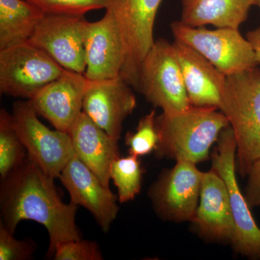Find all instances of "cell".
Returning a JSON list of instances; mask_svg holds the SVG:
<instances>
[{
    "instance_id": "cell-23",
    "label": "cell",
    "mask_w": 260,
    "mask_h": 260,
    "mask_svg": "<svg viewBox=\"0 0 260 260\" xmlns=\"http://www.w3.org/2000/svg\"><path fill=\"white\" fill-rule=\"evenodd\" d=\"M156 116L155 110H152L140 119L135 133H126L125 145L129 155L141 157L155 151L158 143Z\"/></svg>"
},
{
    "instance_id": "cell-3",
    "label": "cell",
    "mask_w": 260,
    "mask_h": 260,
    "mask_svg": "<svg viewBox=\"0 0 260 260\" xmlns=\"http://www.w3.org/2000/svg\"><path fill=\"white\" fill-rule=\"evenodd\" d=\"M220 110L237 142V172L246 177L260 159V68L229 75Z\"/></svg>"
},
{
    "instance_id": "cell-5",
    "label": "cell",
    "mask_w": 260,
    "mask_h": 260,
    "mask_svg": "<svg viewBox=\"0 0 260 260\" xmlns=\"http://www.w3.org/2000/svg\"><path fill=\"white\" fill-rule=\"evenodd\" d=\"M216 143L210 155L211 169L222 178L226 186L236 226L235 235L231 244L237 254L249 259L260 260V229L238 184L237 142L230 126L221 132Z\"/></svg>"
},
{
    "instance_id": "cell-26",
    "label": "cell",
    "mask_w": 260,
    "mask_h": 260,
    "mask_svg": "<svg viewBox=\"0 0 260 260\" xmlns=\"http://www.w3.org/2000/svg\"><path fill=\"white\" fill-rule=\"evenodd\" d=\"M32 240H18L0 222V260H26L35 252Z\"/></svg>"
},
{
    "instance_id": "cell-11",
    "label": "cell",
    "mask_w": 260,
    "mask_h": 260,
    "mask_svg": "<svg viewBox=\"0 0 260 260\" xmlns=\"http://www.w3.org/2000/svg\"><path fill=\"white\" fill-rule=\"evenodd\" d=\"M87 23L84 16L46 15L28 42L45 51L65 70L84 75Z\"/></svg>"
},
{
    "instance_id": "cell-27",
    "label": "cell",
    "mask_w": 260,
    "mask_h": 260,
    "mask_svg": "<svg viewBox=\"0 0 260 260\" xmlns=\"http://www.w3.org/2000/svg\"><path fill=\"white\" fill-rule=\"evenodd\" d=\"M244 196L250 208H260V159L251 166L247 175Z\"/></svg>"
},
{
    "instance_id": "cell-13",
    "label": "cell",
    "mask_w": 260,
    "mask_h": 260,
    "mask_svg": "<svg viewBox=\"0 0 260 260\" xmlns=\"http://www.w3.org/2000/svg\"><path fill=\"white\" fill-rule=\"evenodd\" d=\"M59 179L69 192L70 203L88 210L102 232L108 234L119 213L117 195L104 185L75 153Z\"/></svg>"
},
{
    "instance_id": "cell-4",
    "label": "cell",
    "mask_w": 260,
    "mask_h": 260,
    "mask_svg": "<svg viewBox=\"0 0 260 260\" xmlns=\"http://www.w3.org/2000/svg\"><path fill=\"white\" fill-rule=\"evenodd\" d=\"M136 89L165 114H177L192 107L173 44L165 39L155 41L145 56Z\"/></svg>"
},
{
    "instance_id": "cell-9",
    "label": "cell",
    "mask_w": 260,
    "mask_h": 260,
    "mask_svg": "<svg viewBox=\"0 0 260 260\" xmlns=\"http://www.w3.org/2000/svg\"><path fill=\"white\" fill-rule=\"evenodd\" d=\"M12 117L29 158L48 175L59 178L75 155L69 133L44 125L28 101L15 102Z\"/></svg>"
},
{
    "instance_id": "cell-21",
    "label": "cell",
    "mask_w": 260,
    "mask_h": 260,
    "mask_svg": "<svg viewBox=\"0 0 260 260\" xmlns=\"http://www.w3.org/2000/svg\"><path fill=\"white\" fill-rule=\"evenodd\" d=\"M140 157H119L111 164L110 178L117 189L119 203L132 201L141 190L145 170Z\"/></svg>"
},
{
    "instance_id": "cell-7",
    "label": "cell",
    "mask_w": 260,
    "mask_h": 260,
    "mask_svg": "<svg viewBox=\"0 0 260 260\" xmlns=\"http://www.w3.org/2000/svg\"><path fill=\"white\" fill-rule=\"evenodd\" d=\"M162 0H107L120 32L124 49L121 76L137 88L140 66L153 45L154 25Z\"/></svg>"
},
{
    "instance_id": "cell-8",
    "label": "cell",
    "mask_w": 260,
    "mask_h": 260,
    "mask_svg": "<svg viewBox=\"0 0 260 260\" xmlns=\"http://www.w3.org/2000/svg\"><path fill=\"white\" fill-rule=\"evenodd\" d=\"M64 70L45 51L29 42L7 48L0 50V91L30 99Z\"/></svg>"
},
{
    "instance_id": "cell-2",
    "label": "cell",
    "mask_w": 260,
    "mask_h": 260,
    "mask_svg": "<svg viewBox=\"0 0 260 260\" xmlns=\"http://www.w3.org/2000/svg\"><path fill=\"white\" fill-rule=\"evenodd\" d=\"M229 125L223 113L215 107H191L177 114L156 116L159 159H184L194 164L205 161L220 133Z\"/></svg>"
},
{
    "instance_id": "cell-15",
    "label": "cell",
    "mask_w": 260,
    "mask_h": 260,
    "mask_svg": "<svg viewBox=\"0 0 260 260\" xmlns=\"http://www.w3.org/2000/svg\"><path fill=\"white\" fill-rule=\"evenodd\" d=\"M195 233L212 243H230L235 235L226 186L213 169L203 172L199 203L190 222Z\"/></svg>"
},
{
    "instance_id": "cell-28",
    "label": "cell",
    "mask_w": 260,
    "mask_h": 260,
    "mask_svg": "<svg viewBox=\"0 0 260 260\" xmlns=\"http://www.w3.org/2000/svg\"><path fill=\"white\" fill-rule=\"evenodd\" d=\"M246 39L249 41L254 49L258 66L260 68V26L248 32Z\"/></svg>"
},
{
    "instance_id": "cell-19",
    "label": "cell",
    "mask_w": 260,
    "mask_h": 260,
    "mask_svg": "<svg viewBox=\"0 0 260 260\" xmlns=\"http://www.w3.org/2000/svg\"><path fill=\"white\" fill-rule=\"evenodd\" d=\"M181 4L180 21L186 25L239 30L256 0H181Z\"/></svg>"
},
{
    "instance_id": "cell-18",
    "label": "cell",
    "mask_w": 260,
    "mask_h": 260,
    "mask_svg": "<svg viewBox=\"0 0 260 260\" xmlns=\"http://www.w3.org/2000/svg\"><path fill=\"white\" fill-rule=\"evenodd\" d=\"M68 133L77 156L109 187L111 164L121 156L119 140L108 135L83 112Z\"/></svg>"
},
{
    "instance_id": "cell-1",
    "label": "cell",
    "mask_w": 260,
    "mask_h": 260,
    "mask_svg": "<svg viewBox=\"0 0 260 260\" xmlns=\"http://www.w3.org/2000/svg\"><path fill=\"white\" fill-rule=\"evenodd\" d=\"M54 180L27 155L0 186V222L13 234L23 220L42 224L49 235V258L61 243L82 238L75 220L78 206L62 201Z\"/></svg>"
},
{
    "instance_id": "cell-14",
    "label": "cell",
    "mask_w": 260,
    "mask_h": 260,
    "mask_svg": "<svg viewBox=\"0 0 260 260\" xmlns=\"http://www.w3.org/2000/svg\"><path fill=\"white\" fill-rule=\"evenodd\" d=\"M87 85L85 75L65 70L28 101L38 115L45 118L56 129L69 133L83 112Z\"/></svg>"
},
{
    "instance_id": "cell-16",
    "label": "cell",
    "mask_w": 260,
    "mask_h": 260,
    "mask_svg": "<svg viewBox=\"0 0 260 260\" xmlns=\"http://www.w3.org/2000/svg\"><path fill=\"white\" fill-rule=\"evenodd\" d=\"M85 78L89 80L114 79L121 76L124 64V49L120 32L114 17L105 15L85 28Z\"/></svg>"
},
{
    "instance_id": "cell-6",
    "label": "cell",
    "mask_w": 260,
    "mask_h": 260,
    "mask_svg": "<svg viewBox=\"0 0 260 260\" xmlns=\"http://www.w3.org/2000/svg\"><path fill=\"white\" fill-rule=\"evenodd\" d=\"M174 39L192 48L229 76L258 66L254 49L238 29L191 27L179 21L171 24Z\"/></svg>"
},
{
    "instance_id": "cell-29",
    "label": "cell",
    "mask_w": 260,
    "mask_h": 260,
    "mask_svg": "<svg viewBox=\"0 0 260 260\" xmlns=\"http://www.w3.org/2000/svg\"><path fill=\"white\" fill-rule=\"evenodd\" d=\"M256 6H257L260 9V0H256Z\"/></svg>"
},
{
    "instance_id": "cell-17",
    "label": "cell",
    "mask_w": 260,
    "mask_h": 260,
    "mask_svg": "<svg viewBox=\"0 0 260 260\" xmlns=\"http://www.w3.org/2000/svg\"><path fill=\"white\" fill-rule=\"evenodd\" d=\"M172 44L191 106L220 110L226 75L192 48L177 41Z\"/></svg>"
},
{
    "instance_id": "cell-22",
    "label": "cell",
    "mask_w": 260,
    "mask_h": 260,
    "mask_svg": "<svg viewBox=\"0 0 260 260\" xmlns=\"http://www.w3.org/2000/svg\"><path fill=\"white\" fill-rule=\"evenodd\" d=\"M26 149L13 125L12 114L0 112V177L4 179L26 158Z\"/></svg>"
},
{
    "instance_id": "cell-20",
    "label": "cell",
    "mask_w": 260,
    "mask_h": 260,
    "mask_svg": "<svg viewBox=\"0 0 260 260\" xmlns=\"http://www.w3.org/2000/svg\"><path fill=\"white\" fill-rule=\"evenodd\" d=\"M45 15L27 0H0V50L28 42Z\"/></svg>"
},
{
    "instance_id": "cell-24",
    "label": "cell",
    "mask_w": 260,
    "mask_h": 260,
    "mask_svg": "<svg viewBox=\"0 0 260 260\" xmlns=\"http://www.w3.org/2000/svg\"><path fill=\"white\" fill-rule=\"evenodd\" d=\"M46 15L84 16L92 10L106 9L107 0H27Z\"/></svg>"
},
{
    "instance_id": "cell-12",
    "label": "cell",
    "mask_w": 260,
    "mask_h": 260,
    "mask_svg": "<svg viewBox=\"0 0 260 260\" xmlns=\"http://www.w3.org/2000/svg\"><path fill=\"white\" fill-rule=\"evenodd\" d=\"M136 107V97L132 86L122 77L88 80L83 112L113 138L120 139L123 122Z\"/></svg>"
},
{
    "instance_id": "cell-25",
    "label": "cell",
    "mask_w": 260,
    "mask_h": 260,
    "mask_svg": "<svg viewBox=\"0 0 260 260\" xmlns=\"http://www.w3.org/2000/svg\"><path fill=\"white\" fill-rule=\"evenodd\" d=\"M53 259L55 260H103L102 250L94 241H69L56 248Z\"/></svg>"
},
{
    "instance_id": "cell-10",
    "label": "cell",
    "mask_w": 260,
    "mask_h": 260,
    "mask_svg": "<svg viewBox=\"0 0 260 260\" xmlns=\"http://www.w3.org/2000/svg\"><path fill=\"white\" fill-rule=\"evenodd\" d=\"M203 174L196 164L184 159L164 170L148 190L158 218L176 223L191 222L199 203Z\"/></svg>"
}]
</instances>
